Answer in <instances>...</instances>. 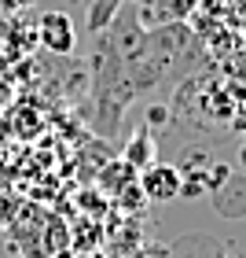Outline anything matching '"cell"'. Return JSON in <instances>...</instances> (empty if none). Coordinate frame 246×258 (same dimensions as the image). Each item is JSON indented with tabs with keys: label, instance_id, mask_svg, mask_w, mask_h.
<instances>
[{
	"label": "cell",
	"instance_id": "cell-6",
	"mask_svg": "<svg viewBox=\"0 0 246 258\" xmlns=\"http://www.w3.org/2000/svg\"><path fill=\"white\" fill-rule=\"evenodd\" d=\"M125 162L133 170H144V166H151L155 162V140H151L147 133H140L133 144H129V151H125Z\"/></svg>",
	"mask_w": 246,
	"mask_h": 258
},
{
	"label": "cell",
	"instance_id": "cell-5",
	"mask_svg": "<svg viewBox=\"0 0 246 258\" xmlns=\"http://www.w3.org/2000/svg\"><path fill=\"white\" fill-rule=\"evenodd\" d=\"M125 4H133V0H88V30L99 33L110 26V19L118 15Z\"/></svg>",
	"mask_w": 246,
	"mask_h": 258
},
{
	"label": "cell",
	"instance_id": "cell-1",
	"mask_svg": "<svg viewBox=\"0 0 246 258\" xmlns=\"http://www.w3.org/2000/svg\"><path fill=\"white\" fill-rule=\"evenodd\" d=\"M206 63L202 37L187 26H140L136 8L125 4L92 44V125L114 133L136 100L169 96Z\"/></svg>",
	"mask_w": 246,
	"mask_h": 258
},
{
	"label": "cell",
	"instance_id": "cell-2",
	"mask_svg": "<svg viewBox=\"0 0 246 258\" xmlns=\"http://www.w3.org/2000/svg\"><path fill=\"white\" fill-rule=\"evenodd\" d=\"M140 26L155 30V26H177L195 15L198 0H133Z\"/></svg>",
	"mask_w": 246,
	"mask_h": 258
},
{
	"label": "cell",
	"instance_id": "cell-8",
	"mask_svg": "<svg viewBox=\"0 0 246 258\" xmlns=\"http://www.w3.org/2000/svg\"><path fill=\"white\" fill-rule=\"evenodd\" d=\"M77 258H107V254H99V251H85V254H77Z\"/></svg>",
	"mask_w": 246,
	"mask_h": 258
},
{
	"label": "cell",
	"instance_id": "cell-7",
	"mask_svg": "<svg viewBox=\"0 0 246 258\" xmlns=\"http://www.w3.org/2000/svg\"><path fill=\"white\" fill-rule=\"evenodd\" d=\"M231 129L246 133V103H239V111H235V122H231Z\"/></svg>",
	"mask_w": 246,
	"mask_h": 258
},
{
	"label": "cell",
	"instance_id": "cell-4",
	"mask_svg": "<svg viewBox=\"0 0 246 258\" xmlns=\"http://www.w3.org/2000/svg\"><path fill=\"white\" fill-rule=\"evenodd\" d=\"M184 188L180 173L166 166V162H151V166H144V173H140V192H144L147 199H155V203H169V199H177Z\"/></svg>",
	"mask_w": 246,
	"mask_h": 258
},
{
	"label": "cell",
	"instance_id": "cell-9",
	"mask_svg": "<svg viewBox=\"0 0 246 258\" xmlns=\"http://www.w3.org/2000/svg\"><path fill=\"white\" fill-rule=\"evenodd\" d=\"M55 258H74V254H70V251H55Z\"/></svg>",
	"mask_w": 246,
	"mask_h": 258
},
{
	"label": "cell",
	"instance_id": "cell-3",
	"mask_svg": "<svg viewBox=\"0 0 246 258\" xmlns=\"http://www.w3.org/2000/svg\"><path fill=\"white\" fill-rule=\"evenodd\" d=\"M37 37L55 55H70L77 48V30H74V19L66 11H44L41 22H37Z\"/></svg>",
	"mask_w": 246,
	"mask_h": 258
}]
</instances>
